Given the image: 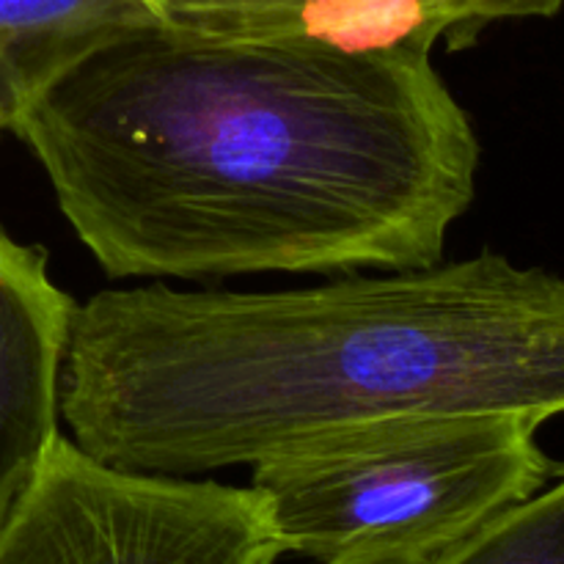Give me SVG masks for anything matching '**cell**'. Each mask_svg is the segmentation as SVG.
Segmentation results:
<instances>
[{
  "label": "cell",
  "instance_id": "1",
  "mask_svg": "<svg viewBox=\"0 0 564 564\" xmlns=\"http://www.w3.org/2000/svg\"><path fill=\"white\" fill-rule=\"evenodd\" d=\"M9 130L113 281L427 268L482 160L430 55L174 22L83 58Z\"/></svg>",
  "mask_w": 564,
  "mask_h": 564
},
{
  "label": "cell",
  "instance_id": "2",
  "mask_svg": "<svg viewBox=\"0 0 564 564\" xmlns=\"http://www.w3.org/2000/svg\"><path fill=\"white\" fill-rule=\"evenodd\" d=\"M438 413H564V275L482 251L292 290L116 286L77 303L61 422L165 477Z\"/></svg>",
  "mask_w": 564,
  "mask_h": 564
},
{
  "label": "cell",
  "instance_id": "3",
  "mask_svg": "<svg viewBox=\"0 0 564 564\" xmlns=\"http://www.w3.org/2000/svg\"><path fill=\"white\" fill-rule=\"evenodd\" d=\"M538 419L438 413L317 441L251 466L284 554L314 564H435L560 466Z\"/></svg>",
  "mask_w": 564,
  "mask_h": 564
},
{
  "label": "cell",
  "instance_id": "4",
  "mask_svg": "<svg viewBox=\"0 0 564 564\" xmlns=\"http://www.w3.org/2000/svg\"><path fill=\"white\" fill-rule=\"evenodd\" d=\"M251 485L165 477L97 460L61 435L0 527V564H275Z\"/></svg>",
  "mask_w": 564,
  "mask_h": 564
},
{
  "label": "cell",
  "instance_id": "5",
  "mask_svg": "<svg viewBox=\"0 0 564 564\" xmlns=\"http://www.w3.org/2000/svg\"><path fill=\"white\" fill-rule=\"evenodd\" d=\"M77 303L47 251L0 229V527L61 441V375Z\"/></svg>",
  "mask_w": 564,
  "mask_h": 564
},
{
  "label": "cell",
  "instance_id": "6",
  "mask_svg": "<svg viewBox=\"0 0 564 564\" xmlns=\"http://www.w3.org/2000/svg\"><path fill=\"white\" fill-rule=\"evenodd\" d=\"M169 22L229 36H279L345 53L452 47L494 22L554 17L564 0H158Z\"/></svg>",
  "mask_w": 564,
  "mask_h": 564
},
{
  "label": "cell",
  "instance_id": "7",
  "mask_svg": "<svg viewBox=\"0 0 564 564\" xmlns=\"http://www.w3.org/2000/svg\"><path fill=\"white\" fill-rule=\"evenodd\" d=\"M165 22L158 0H0V110L6 130L83 58Z\"/></svg>",
  "mask_w": 564,
  "mask_h": 564
},
{
  "label": "cell",
  "instance_id": "8",
  "mask_svg": "<svg viewBox=\"0 0 564 564\" xmlns=\"http://www.w3.org/2000/svg\"><path fill=\"white\" fill-rule=\"evenodd\" d=\"M435 564H564V466Z\"/></svg>",
  "mask_w": 564,
  "mask_h": 564
},
{
  "label": "cell",
  "instance_id": "9",
  "mask_svg": "<svg viewBox=\"0 0 564 564\" xmlns=\"http://www.w3.org/2000/svg\"><path fill=\"white\" fill-rule=\"evenodd\" d=\"M6 130V116H3V110H0V132Z\"/></svg>",
  "mask_w": 564,
  "mask_h": 564
}]
</instances>
